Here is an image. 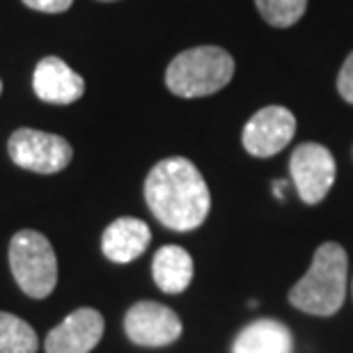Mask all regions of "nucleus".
I'll use <instances>...</instances> for the list:
<instances>
[{
  "instance_id": "obj_1",
  "label": "nucleus",
  "mask_w": 353,
  "mask_h": 353,
  "mask_svg": "<svg viewBox=\"0 0 353 353\" xmlns=\"http://www.w3.org/2000/svg\"><path fill=\"white\" fill-rule=\"evenodd\" d=\"M145 200L154 218L174 232L200 228L211 209L207 181L183 157L165 159L152 168L145 179Z\"/></svg>"
},
{
  "instance_id": "obj_2",
  "label": "nucleus",
  "mask_w": 353,
  "mask_h": 353,
  "mask_svg": "<svg viewBox=\"0 0 353 353\" xmlns=\"http://www.w3.org/2000/svg\"><path fill=\"white\" fill-rule=\"evenodd\" d=\"M347 250L335 241L321 243L314 252L307 273L289 292V303L305 314H335L347 299Z\"/></svg>"
},
{
  "instance_id": "obj_3",
  "label": "nucleus",
  "mask_w": 353,
  "mask_h": 353,
  "mask_svg": "<svg viewBox=\"0 0 353 353\" xmlns=\"http://www.w3.org/2000/svg\"><path fill=\"white\" fill-rule=\"evenodd\" d=\"M234 76V58L218 46H197L179 53L165 72V85L176 97L197 99L223 90Z\"/></svg>"
},
{
  "instance_id": "obj_4",
  "label": "nucleus",
  "mask_w": 353,
  "mask_h": 353,
  "mask_svg": "<svg viewBox=\"0 0 353 353\" xmlns=\"http://www.w3.org/2000/svg\"><path fill=\"white\" fill-rule=\"evenodd\" d=\"M10 266L17 285L32 299H46L58 285V257L41 232L23 230L12 236Z\"/></svg>"
},
{
  "instance_id": "obj_5",
  "label": "nucleus",
  "mask_w": 353,
  "mask_h": 353,
  "mask_svg": "<svg viewBox=\"0 0 353 353\" xmlns=\"http://www.w3.org/2000/svg\"><path fill=\"white\" fill-rule=\"evenodd\" d=\"M7 152L19 168L39 174L65 170L74 157L72 145L65 138L37 129H17L10 136Z\"/></svg>"
},
{
  "instance_id": "obj_6",
  "label": "nucleus",
  "mask_w": 353,
  "mask_h": 353,
  "mask_svg": "<svg viewBox=\"0 0 353 353\" xmlns=\"http://www.w3.org/2000/svg\"><path fill=\"white\" fill-rule=\"evenodd\" d=\"M289 172L296 193L305 204H319L335 183V159L328 147L319 143H303L289 159Z\"/></svg>"
},
{
  "instance_id": "obj_7",
  "label": "nucleus",
  "mask_w": 353,
  "mask_h": 353,
  "mask_svg": "<svg viewBox=\"0 0 353 353\" xmlns=\"http://www.w3.org/2000/svg\"><path fill=\"white\" fill-rule=\"evenodd\" d=\"M296 133V117L285 105H266L243 126V147L250 157L268 159L282 152Z\"/></svg>"
},
{
  "instance_id": "obj_8",
  "label": "nucleus",
  "mask_w": 353,
  "mask_h": 353,
  "mask_svg": "<svg viewBox=\"0 0 353 353\" xmlns=\"http://www.w3.org/2000/svg\"><path fill=\"white\" fill-rule=\"evenodd\" d=\"M124 330L129 340L138 347H168L179 340L181 319L168 305L140 301L126 312Z\"/></svg>"
},
{
  "instance_id": "obj_9",
  "label": "nucleus",
  "mask_w": 353,
  "mask_h": 353,
  "mask_svg": "<svg viewBox=\"0 0 353 353\" xmlns=\"http://www.w3.org/2000/svg\"><path fill=\"white\" fill-rule=\"evenodd\" d=\"M103 316L92 307L74 310L46 335V353H90L103 337Z\"/></svg>"
},
{
  "instance_id": "obj_10",
  "label": "nucleus",
  "mask_w": 353,
  "mask_h": 353,
  "mask_svg": "<svg viewBox=\"0 0 353 353\" xmlns=\"http://www.w3.org/2000/svg\"><path fill=\"white\" fill-rule=\"evenodd\" d=\"M32 88L41 101L55 105H69L85 94V81L55 55L39 60L32 74Z\"/></svg>"
},
{
  "instance_id": "obj_11",
  "label": "nucleus",
  "mask_w": 353,
  "mask_h": 353,
  "mask_svg": "<svg viewBox=\"0 0 353 353\" xmlns=\"http://www.w3.org/2000/svg\"><path fill=\"white\" fill-rule=\"evenodd\" d=\"M152 241L150 225L140 218H117L103 232L101 250L110 262L129 264L147 250Z\"/></svg>"
},
{
  "instance_id": "obj_12",
  "label": "nucleus",
  "mask_w": 353,
  "mask_h": 353,
  "mask_svg": "<svg viewBox=\"0 0 353 353\" xmlns=\"http://www.w3.org/2000/svg\"><path fill=\"white\" fill-rule=\"evenodd\" d=\"M294 337L282 321L257 319L234 337L232 353H292Z\"/></svg>"
},
{
  "instance_id": "obj_13",
  "label": "nucleus",
  "mask_w": 353,
  "mask_h": 353,
  "mask_svg": "<svg viewBox=\"0 0 353 353\" xmlns=\"http://www.w3.org/2000/svg\"><path fill=\"white\" fill-rule=\"evenodd\" d=\"M152 275L161 292L181 294L193 280V259L179 245H163L154 255Z\"/></svg>"
},
{
  "instance_id": "obj_14",
  "label": "nucleus",
  "mask_w": 353,
  "mask_h": 353,
  "mask_svg": "<svg viewBox=\"0 0 353 353\" xmlns=\"http://www.w3.org/2000/svg\"><path fill=\"white\" fill-rule=\"evenodd\" d=\"M37 333L28 321L0 312V353H37Z\"/></svg>"
},
{
  "instance_id": "obj_15",
  "label": "nucleus",
  "mask_w": 353,
  "mask_h": 353,
  "mask_svg": "<svg viewBox=\"0 0 353 353\" xmlns=\"http://www.w3.org/2000/svg\"><path fill=\"white\" fill-rule=\"evenodd\" d=\"M257 12L273 28H289L307 10V0H255Z\"/></svg>"
},
{
  "instance_id": "obj_16",
  "label": "nucleus",
  "mask_w": 353,
  "mask_h": 353,
  "mask_svg": "<svg viewBox=\"0 0 353 353\" xmlns=\"http://www.w3.org/2000/svg\"><path fill=\"white\" fill-rule=\"evenodd\" d=\"M337 90L344 101L353 103V53H349V58L344 60V65L340 69V76H337Z\"/></svg>"
},
{
  "instance_id": "obj_17",
  "label": "nucleus",
  "mask_w": 353,
  "mask_h": 353,
  "mask_svg": "<svg viewBox=\"0 0 353 353\" xmlns=\"http://www.w3.org/2000/svg\"><path fill=\"white\" fill-rule=\"evenodd\" d=\"M23 3L30 7V10L46 12V14H60V12H67L74 0H23Z\"/></svg>"
},
{
  "instance_id": "obj_18",
  "label": "nucleus",
  "mask_w": 353,
  "mask_h": 353,
  "mask_svg": "<svg viewBox=\"0 0 353 353\" xmlns=\"http://www.w3.org/2000/svg\"><path fill=\"white\" fill-rule=\"evenodd\" d=\"M0 92H3V81H0Z\"/></svg>"
},
{
  "instance_id": "obj_19",
  "label": "nucleus",
  "mask_w": 353,
  "mask_h": 353,
  "mask_svg": "<svg viewBox=\"0 0 353 353\" xmlns=\"http://www.w3.org/2000/svg\"><path fill=\"white\" fill-rule=\"evenodd\" d=\"M103 3H110V0H103Z\"/></svg>"
}]
</instances>
